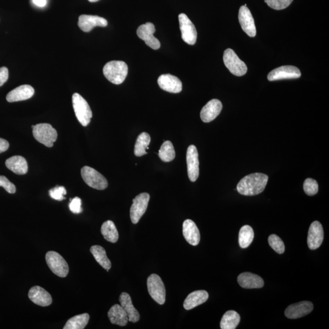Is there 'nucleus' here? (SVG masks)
<instances>
[{
  "instance_id": "f257e3e1",
  "label": "nucleus",
  "mask_w": 329,
  "mask_h": 329,
  "mask_svg": "<svg viewBox=\"0 0 329 329\" xmlns=\"http://www.w3.org/2000/svg\"><path fill=\"white\" fill-rule=\"evenodd\" d=\"M268 176L263 173H253L246 176L238 184V192L245 196H254L261 193L265 190Z\"/></svg>"
},
{
  "instance_id": "f03ea898",
  "label": "nucleus",
  "mask_w": 329,
  "mask_h": 329,
  "mask_svg": "<svg viewBox=\"0 0 329 329\" xmlns=\"http://www.w3.org/2000/svg\"><path fill=\"white\" fill-rule=\"evenodd\" d=\"M128 73V67L123 61H112L103 68V74L106 79L114 84H121Z\"/></svg>"
},
{
  "instance_id": "7ed1b4c3",
  "label": "nucleus",
  "mask_w": 329,
  "mask_h": 329,
  "mask_svg": "<svg viewBox=\"0 0 329 329\" xmlns=\"http://www.w3.org/2000/svg\"><path fill=\"white\" fill-rule=\"evenodd\" d=\"M32 133L34 138L47 147H53L54 143L56 141L57 132L50 124L41 123L32 126Z\"/></svg>"
},
{
  "instance_id": "20e7f679",
  "label": "nucleus",
  "mask_w": 329,
  "mask_h": 329,
  "mask_svg": "<svg viewBox=\"0 0 329 329\" xmlns=\"http://www.w3.org/2000/svg\"><path fill=\"white\" fill-rule=\"evenodd\" d=\"M72 103L74 113L78 121L83 126H87L92 118V112L89 104L79 93H74Z\"/></svg>"
},
{
  "instance_id": "39448f33",
  "label": "nucleus",
  "mask_w": 329,
  "mask_h": 329,
  "mask_svg": "<svg viewBox=\"0 0 329 329\" xmlns=\"http://www.w3.org/2000/svg\"><path fill=\"white\" fill-rule=\"evenodd\" d=\"M223 61L228 70L234 75L242 76L246 73V65L240 60L232 49L228 48L224 52Z\"/></svg>"
},
{
  "instance_id": "423d86ee",
  "label": "nucleus",
  "mask_w": 329,
  "mask_h": 329,
  "mask_svg": "<svg viewBox=\"0 0 329 329\" xmlns=\"http://www.w3.org/2000/svg\"><path fill=\"white\" fill-rule=\"evenodd\" d=\"M81 177L89 187L96 190H103L108 187L107 179L96 169L88 166L81 169Z\"/></svg>"
},
{
  "instance_id": "0eeeda50",
  "label": "nucleus",
  "mask_w": 329,
  "mask_h": 329,
  "mask_svg": "<svg viewBox=\"0 0 329 329\" xmlns=\"http://www.w3.org/2000/svg\"><path fill=\"white\" fill-rule=\"evenodd\" d=\"M147 286L149 295L159 304L163 305L165 302L166 291L164 282L160 276L152 274L147 279Z\"/></svg>"
},
{
  "instance_id": "6e6552de",
  "label": "nucleus",
  "mask_w": 329,
  "mask_h": 329,
  "mask_svg": "<svg viewBox=\"0 0 329 329\" xmlns=\"http://www.w3.org/2000/svg\"><path fill=\"white\" fill-rule=\"evenodd\" d=\"M45 259L49 268L55 275L61 278H66L69 272V267L63 257L54 251H49L46 254Z\"/></svg>"
},
{
  "instance_id": "1a4fd4ad",
  "label": "nucleus",
  "mask_w": 329,
  "mask_h": 329,
  "mask_svg": "<svg viewBox=\"0 0 329 329\" xmlns=\"http://www.w3.org/2000/svg\"><path fill=\"white\" fill-rule=\"evenodd\" d=\"M150 196L147 193L139 194L133 200L130 208V217L133 224L139 223L140 220L147 209Z\"/></svg>"
},
{
  "instance_id": "9d476101",
  "label": "nucleus",
  "mask_w": 329,
  "mask_h": 329,
  "mask_svg": "<svg viewBox=\"0 0 329 329\" xmlns=\"http://www.w3.org/2000/svg\"><path fill=\"white\" fill-rule=\"evenodd\" d=\"M179 21L183 41L190 45L195 44L197 39V31L193 23L185 14L179 15Z\"/></svg>"
},
{
  "instance_id": "9b49d317",
  "label": "nucleus",
  "mask_w": 329,
  "mask_h": 329,
  "mask_svg": "<svg viewBox=\"0 0 329 329\" xmlns=\"http://www.w3.org/2000/svg\"><path fill=\"white\" fill-rule=\"evenodd\" d=\"M156 28L154 25L150 22L142 25L137 30L138 37L145 42L148 47L153 50H158L161 47L160 42L154 36Z\"/></svg>"
},
{
  "instance_id": "f8f14e48",
  "label": "nucleus",
  "mask_w": 329,
  "mask_h": 329,
  "mask_svg": "<svg viewBox=\"0 0 329 329\" xmlns=\"http://www.w3.org/2000/svg\"><path fill=\"white\" fill-rule=\"evenodd\" d=\"M199 155L197 148L195 145H190L187 151V171L189 179L191 182L197 180L200 175V162H199Z\"/></svg>"
},
{
  "instance_id": "ddd939ff",
  "label": "nucleus",
  "mask_w": 329,
  "mask_h": 329,
  "mask_svg": "<svg viewBox=\"0 0 329 329\" xmlns=\"http://www.w3.org/2000/svg\"><path fill=\"white\" fill-rule=\"evenodd\" d=\"M301 73L297 67L292 66H282L274 69L268 74V80L275 81L282 80L297 79Z\"/></svg>"
},
{
  "instance_id": "4468645a",
  "label": "nucleus",
  "mask_w": 329,
  "mask_h": 329,
  "mask_svg": "<svg viewBox=\"0 0 329 329\" xmlns=\"http://www.w3.org/2000/svg\"><path fill=\"white\" fill-rule=\"evenodd\" d=\"M239 20L241 27L244 32L250 37L256 35V28L251 12L245 6L240 8L239 12Z\"/></svg>"
},
{
  "instance_id": "2eb2a0df",
  "label": "nucleus",
  "mask_w": 329,
  "mask_h": 329,
  "mask_svg": "<svg viewBox=\"0 0 329 329\" xmlns=\"http://www.w3.org/2000/svg\"><path fill=\"white\" fill-rule=\"evenodd\" d=\"M324 239V230L322 224L318 221L311 224L309 228L307 244L309 248L315 250L320 247Z\"/></svg>"
},
{
  "instance_id": "dca6fc26",
  "label": "nucleus",
  "mask_w": 329,
  "mask_h": 329,
  "mask_svg": "<svg viewBox=\"0 0 329 329\" xmlns=\"http://www.w3.org/2000/svg\"><path fill=\"white\" fill-rule=\"evenodd\" d=\"M314 309V305L310 301H302L288 306L285 315L289 319H298L310 314Z\"/></svg>"
},
{
  "instance_id": "f3484780",
  "label": "nucleus",
  "mask_w": 329,
  "mask_h": 329,
  "mask_svg": "<svg viewBox=\"0 0 329 329\" xmlns=\"http://www.w3.org/2000/svg\"><path fill=\"white\" fill-rule=\"evenodd\" d=\"M107 25L106 20L97 15H81L78 21V27L86 32L92 31L94 27H106Z\"/></svg>"
},
{
  "instance_id": "a211bd4d",
  "label": "nucleus",
  "mask_w": 329,
  "mask_h": 329,
  "mask_svg": "<svg viewBox=\"0 0 329 329\" xmlns=\"http://www.w3.org/2000/svg\"><path fill=\"white\" fill-rule=\"evenodd\" d=\"M159 87L169 93H178L182 90V84L177 76L169 74H162L158 80Z\"/></svg>"
},
{
  "instance_id": "6ab92c4d",
  "label": "nucleus",
  "mask_w": 329,
  "mask_h": 329,
  "mask_svg": "<svg viewBox=\"0 0 329 329\" xmlns=\"http://www.w3.org/2000/svg\"><path fill=\"white\" fill-rule=\"evenodd\" d=\"M223 109V104L220 100L214 99L208 102L202 109L200 115L202 121L209 123L219 115Z\"/></svg>"
},
{
  "instance_id": "aec40b11",
  "label": "nucleus",
  "mask_w": 329,
  "mask_h": 329,
  "mask_svg": "<svg viewBox=\"0 0 329 329\" xmlns=\"http://www.w3.org/2000/svg\"><path fill=\"white\" fill-rule=\"evenodd\" d=\"M28 297L35 304L47 307L51 304L53 299L50 293L39 286H35L30 289L28 293Z\"/></svg>"
},
{
  "instance_id": "412c9836",
  "label": "nucleus",
  "mask_w": 329,
  "mask_h": 329,
  "mask_svg": "<svg viewBox=\"0 0 329 329\" xmlns=\"http://www.w3.org/2000/svg\"><path fill=\"white\" fill-rule=\"evenodd\" d=\"M34 94V88L29 85H22L9 92L6 100L9 103L21 102L30 99Z\"/></svg>"
},
{
  "instance_id": "4be33fe9",
  "label": "nucleus",
  "mask_w": 329,
  "mask_h": 329,
  "mask_svg": "<svg viewBox=\"0 0 329 329\" xmlns=\"http://www.w3.org/2000/svg\"><path fill=\"white\" fill-rule=\"evenodd\" d=\"M238 282L244 288H262L264 281L261 277L251 273H243L238 277Z\"/></svg>"
},
{
  "instance_id": "5701e85b",
  "label": "nucleus",
  "mask_w": 329,
  "mask_h": 329,
  "mask_svg": "<svg viewBox=\"0 0 329 329\" xmlns=\"http://www.w3.org/2000/svg\"><path fill=\"white\" fill-rule=\"evenodd\" d=\"M183 235L191 245L197 246L200 242V233L196 224L191 220H186L183 223Z\"/></svg>"
},
{
  "instance_id": "b1692460",
  "label": "nucleus",
  "mask_w": 329,
  "mask_h": 329,
  "mask_svg": "<svg viewBox=\"0 0 329 329\" xmlns=\"http://www.w3.org/2000/svg\"><path fill=\"white\" fill-rule=\"evenodd\" d=\"M119 301L122 307L125 309L128 316L129 321L133 322H138L141 318L139 313L132 304L131 296L128 293L123 292L120 296Z\"/></svg>"
},
{
  "instance_id": "393cba45",
  "label": "nucleus",
  "mask_w": 329,
  "mask_h": 329,
  "mask_svg": "<svg viewBox=\"0 0 329 329\" xmlns=\"http://www.w3.org/2000/svg\"><path fill=\"white\" fill-rule=\"evenodd\" d=\"M6 166L15 174L24 175L28 171V163L26 159L21 156H15L9 158L6 161Z\"/></svg>"
},
{
  "instance_id": "a878e982",
  "label": "nucleus",
  "mask_w": 329,
  "mask_h": 329,
  "mask_svg": "<svg viewBox=\"0 0 329 329\" xmlns=\"http://www.w3.org/2000/svg\"><path fill=\"white\" fill-rule=\"evenodd\" d=\"M109 320L113 324L125 326L129 321L128 316L121 305L115 304L110 308L108 312Z\"/></svg>"
},
{
  "instance_id": "bb28decb",
  "label": "nucleus",
  "mask_w": 329,
  "mask_h": 329,
  "mask_svg": "<svg viewBox=\"0 0 329 329\" xmlns=\"http://www.w3.org/2000/svg\"><path fill=\"white\" fill-rule=\"evenodd\" d=\"M208 294L205 291H198L189 295L184 302L185 310L190 311L207 301Z\"/></svg>"
},
{
  "instance_id": "cd10ccee",
  "label": "nucleus",
  "mask_w": 329,
  "mask_h": 329,
  "mask_svg": "<svg viewBox=\"0 0 329 329\" xmlns=\"http://www.w3.org/2000/svg\"><path fill=\"white\" fill-rule=\"evenodd\" d=\"M90 252L92 254L96 261L107 272H109V269L111 268L112 265L106 255L105 249L102 246L94 245L90 247Z\"/></svg>"
},
{
  "instance_id": "c85d7f7f",
  "label": "nucleus",
  "mask_w": 329,
  "mask_h": 329,
  "mask_svg": "<svg viewBox=\"0 0 329 329\" xmlns=\"http://www.w3.org/2000/svg\"><path fill=\"white\" fill-rule=\"evenodd\" d=\"M101 232L104 239L110 243H115L119 240L118 230L112 221L108 220L104 222L101 228Z\"/></svg>"
},
{
  "instance_id": "c756f323",
  "label": "nucleus",
  "mask_w": 329,
  "mask_h": 329,
  "mask_svg": "<svg viewBox=\"0 0 329 329\" xmlns=\"http://www.w3.org/2000/svg\"><path fill=\"white\" fill-rule=\"evenodd\" d=\"M240 317L237 312L234 311H227L223 315L220 322L221 329H235L239 324Z\"/></svg>"
},
{
  "instance_id": "7c9ffc66",
  "label": "nucleus",
  "mask_w": 329,
  "mask_h": 329,
  "mask_svg": "<svg viewBox=\"0 0 329 329\" xmlns=\"http://www.w3.org/2000/svg\"><path fill=\"white\" fill-rule=\"evenodd\" d=\"M151 142V137L146 132H142L137 139L135 145L134 154L138 157L147 154L146 150L149 149Z\"/></svg>"
},
{
  "instance_id": "2f4dec72",
  "label": "nucleus",
  "mask_w": 329,
  "mask_h": 329,
  "mask_svg": "<svg viewBox=\"0 0 329 329\" xmlns=\"http://www.w3.org/2000/svg\"><path fill=\"white\" fill-rule=\"evenodd\" d=\"M90 320V316L88 314L76 315L70 319L64 327V329H83Z\"/></svg>"
},
{
  "instance_id": "473e14b6",
  "label": "nucleus",
  "mask_w": 329,
  "mask_h": 329,
  "mask_svg": "<svg viewBox=\"0 0 329 329\" xmlns=\"http://www.w3.org/2000/svg\"><path fill=\"white\" fill-rule=\"evenodd\" d=\"M254 238L253 228L248 225H245L241 228L239 236V242L243 249L247 248L252 243Z\"/></svg>"
},
{
  "instance_id": "72a5a7b5",
  "label": "nucleus",
  "mask_w": 329,
  "mask_h": 329,
  "mask_svg": "<svg viewBox=\"0 0 329 329\" xmlns=\"http://www.w3.org/2000/svg\"><path fill=\"white\" fill-rule=\"evenodd\" d=\"M159 156L163 162H169L174 160L176 152L174 146L170 141H165L163 143L159 152Z\"/></svg>"
},
{
  "instance_id": "f704fd0d",
  "label": "nucleus",
  "mask_w": 329,
  "mask_h": 329,
  "mask_svg": "<svg viewBox=\"0 0 329 329\" xmlns=\"http://www.w3.org/2000/svg\"><path fill=\"white\" fill-rule=\"evenodd\" d=\"M268 243L270 246L275 250L277 253L283 254L285 252V245L283 241L278 236L272 234L268 238Z\"/></svg>"
},
{
  "instance_id": "c9c22d12",
  "label": "nucleus",
  "mask_w": 329,
  "mask_h": 329,
  "mask_svg": "<svg viewBox=\"0 0 329 329\" xmlns=\"http://www.w3.org/2000/svg\"><path fill=\"white\" fill-rule=\"evenodd\" d=\"M305 193L308 196H314L318 192V182L311 178L305 179L304 183Z\"/></svg>"
},
{
  "instance_id": "e433bc0d",
  "label": "nucleus",
  "mask_w": 329,
  "mask_h": 329,
  "mask_svg": "<svg viewBox=\"0 0 329 329\" xmlns=\"http://www.w3.org/2000/svg\"><path fill=\"white\" fill-rule=\"evenodd\" d=\"M293 0H265L267 5L273 9H284L293 2Z\"/></svg>"
},
{
  "instance_id": "4c0bfd02",
  "label": "nucleus",
  "mask_w": 329,
  "mask_h": 329,
  "mask_svg": "<svg viewBox=\"0 0 329 329\" xmlns=\"http://www.w3.org/2000/svg\"><path fill=\"white\" fill-rule=\"evenodd\" d=\"M49 194L51 198L57 201H63L65 199V195L67 194L66 188L63 186H58L51 189Z\"/></svg>"
},
{
  "instance_id": "58836bf2",
  "label": "nucleus",
  "mask_w": 329,
  "mask_h": 329,
  "mask_svg": "<svg viewBox=\"0 0 329 329\" xmlns=\"http://www.w3.org/2000/svg\"><path fill=\"white\" fill-rule=\"evenodd\" d=\"M0 187H3L9 193L14 194L16 191V187L14 184L9 181V179L4 177L0 176Z\"/></svg>"
},
{
  "instance_id": "ea45409f",
  "label": "nucleus",
  "mask_w": 329,
  "mask_h": 329,
  "mask_svg": "<svg viewBox=\"0 0 329 329\" xmlns=\"http://www.w3.org/2000/svg\"><path fill=\"white\" fill-rule=\"evenodd\" d=\"M82 201L80 198L76 197L71 200L69 204L70 210L71 212L76 214H79L83 211V208L81 207Z\"/></svg>"
},
{
  "instance_id": "a19ab883",
  "label": "nucleus",
  "mask_w": 329,
  "mask_h": 329,
  "mask_svg": "<svg viewBox=\"0 0 329 329\" xmlns=\"http://www.w3.org/2000/svg\"><path fill=\"white\" fill-rule=\"evenodd\" d=\"M9 78V71L8 68L3 67L0 68V87H2Z\"/></svg>"
},
{
  "instance_id": "79ce46f5",
  "label": "nucleus",
  "mask_w": 329,
  "mask_h": 329,
  "mask_svg": "<svg viewBox=\"0 0 329 329\" xmlns=\"http://www.w3.org/2000/svg\"><path fill=\"white\" fill-rule=\"evenodd\" d=\"M9 147V142L5 139L0 138V153L7 151Z\"/></svg>"
},
{
  "instance_id": "37998d69",
  "label": "nucleus",
  "mask_w": 329,
  "mask_h": 329,
  "mask_svg": "<svg viewBox=\"0 0 329 329\" xmlns=\"http://www.w3.org/2000/svg\"><path fill=\"white\" fill-rule=\"evenodd\" d=\"M32 2L38 7H44L47 5V0H32Z\"/></svg>"
},
{
  "instance_id": "c03bdc74",
  "label": "nucleus",
  "mask_w": 329,
  "mask_h": 329,
  "mask_svg": "<svg viewBox=\"0 0 329 329\" xmlns=\"http://www.w3.org/2000/svg\"><path fill=\"white\" fill-rule=\"evenodd\" d=\"M88 1L91 2V3H94V2H97L100 1V0H88Z\"/></svg>"
}]
</instances>
